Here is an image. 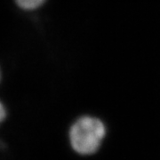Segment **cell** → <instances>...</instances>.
<instances>
[{
  "label": "cell",
  "instance_id": "6da1fadb",
  "mask_svg": "<svg viewBox=\"0 0 160 160\" xmlns=\"http://www.w3.org/2000/svg\"><path fill=\"white\" fill-rule=\"evenodd\" d=\"M106 135V126L102 121L91 116L77 119L69 129V142L77 153L91 155L101 147Z\"/></svg>",
  "mask_w": 160,
  "mask_h": 160
},
{
  "label": "cell",
  "instance_id": "3957f363",
  "mask_svg": "<svg viewBox=\"0 0 160 160\" xmlns=\"http://www.w3.org/2000/svg\"><path fill=\"white\" fill-rule=\"evenodd\" d=\"M6 115H7V112H6V107L0 102V124H2L4 120L6 119Z\"/></svg>",
  "mask_w": 160,
  "mask_h": 160
},
{
  "label": "cell",
  "instance_id": "277c9868",
  "mask_svg": "<svg viewBox=\"0 0 160 160\" xmlns=\"http://www.w3.org/2000/svg\"><path fill=\"white\" fill-rule=\"evenodd\" d=\"M0 80H1V70H0Z\"/></svg>",
  "mask_w": 160,
  "mask_h": 160
},
{
  "label": "cell",
  "instance_id": "7a4b0ae2",
  "mask_svg": "<svg viewBox=\"0 0 160 160\" xmlns=\"http://www.w3.org/2000/svg\"><path fill=\"white\" fill-rule=\"evenodd\" d=\"M16 5L25 11H32L38 9L46 0H14Z\"/></svg>",
  "mask_w": 160,
  "mask_h": 160
}]
</instances>
